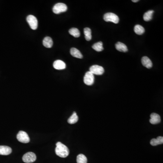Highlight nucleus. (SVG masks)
I'll return each mask as SVG.
<instances>
[{
    "instance_id": "nucleus-1",
    "label": "nucleus",
    "mask_w": 163,
    "mask_h": 163,
    "mask_svg": "<svg viewBox=\"0 0 163 163\" xmlns=\"http://www.w3.org/2000/svg\"><path fill=\"white\" fill-rule=\"evenodd\" d=\"M55 153L58 156L61 158H66L69 154V150L66 146L60 142H57L56 144Z\"/></svg>"
},
{
    "instance_id": "nucleus-2",
    "label": "nucleus",
    "mask_w": 163,
    "mask_h": 163,
    "mask_svg": "<svg viewBox=\"0 0 163 163\" xmlns=\"http://www.w3.org/2000/svg\"><path fill=\"white\" fill-rule=\"evenodd\" d=\"M67 6L64 3H59L55 4L53 8V11L54 13L59 14L67 10Z\"/></svg>"
},
{
    "instance_id": "nucleus-3",
    "label": "nucleus",
    "mask_w": 163,
    "mask_h": 163,
    "mask_svg": "<svg viewBox=\"0 0 163 163\" xmlns=\"http://www.w3.org/2000/svg\"><path fill=\"white\" fill-rule=\"evenodd\" d=\"M104 20L107 22H112L115 24L118 23L119 22V18L115 14L113 13H107L105 14L103 16Z\"/></svg>"
},
{
    "instance_id": "nucleus-4",
    "label": "nucleus",
    "mask_w": 163,
    "mask_h": 163,
    "mask_svg": "<svg viewBox=\"0 0 163 163\" xmlns=\"http://www.w3.org/2000/svg\"><path fill=\"white\" fill-rule=\"evenodd\" d=\"M26 20L30 27L32 30H36L38 27V20L35 16L33 15H28L27 17Z\"/></svg>"
},
{
    "instance_id": "nucleus-5",
    "label": "nucleus",
    "mask_w": 163,
    "mask_h": 163,
    "mask_svg": "<svg viewBox=\"0 0 163 163\" xmlns=\"http://www.w3.org/2000/svg\"><path fill=\"white\" fill-rule=\"evenodd\" d=\"M17 139L19 141L23 143H28L30 141L28 134L24 131H20L17 134Z\"/></svg>"
},
{
    "instance_id": "nucleus-6",
    "label": "nucleus",
    "mask_w": 163,
    "mask_h": 163,
    "mask_svg": "<svg viewBox=\"0 0 163 163\" xmlns=\"http://www.w3.org/2000/svg\"><path fill=\"white\" fill-rule=\"evenodd\" d=\"M36 160V156L35 153L31 152H28L24 155L22 160L24 163H31L35 162Z\"/></svg>"
},
{
    "instance_id": "nucleus-7",
    "label": "nucleus",
    "mask_w": 163,
    "mask_h": 163,
    "mask_svg": "<svg viewBox=\"0 0 163 163\" xmlns=\"http://www.w3.org/2000/svg\"><path fill=\"white\" fill-rule=\"evenodd\" d=\"M84 83L88 86H91L94 82V76L92 72H87L85 75L84 79Z\"/></svg>"
},
{
    "instance_id": "nucleus-8",
    "label": "nucleus",
    "mask_w": 163,
    "mask_h": 163,
    "mask_svg": "<svg viewBox=\"0 0 163 163\" xmlns=\"http://www.w3.org/2000/svg\"><path fill=\"white\" fill-rule=\"evenodd\" d=\"M89 71L92 72L93 75H101L104 72V69L102 67L99 65H93L90 68Z\"/></svg>"
},
{
    "instance_id": "nucleus-9",
    "label": "nucleus",
    "mask_w": 163,
    "mask_h": 163,
    "mask_svg": "<svg viewBox=\"0 0 163 163\" xmlns=\"http://www.w3.org/2000/svg\"><path fill=\"white\" fill-rule=\"evenodd\" d=\"M53 67L57 70H63L66 68V65L65 63L62 60H57L54 61L53 63Z\"/></svg>"
},
{
    "instance_id": "nucleus-10",
    "label": "nucleus",
    "mask_w": 163,
    "mask_h": 163,
    "mask_svg": "<svg viewBox=\"0 0 163 163\" xmlns=\"http://www.w3.org/2000/svg\"><path fill=\"white\" fill-rule=\"evenodd\" d=\"M150 122L152 124H157L161 121L160 116L157 113H153L151 114Z\"/></svg>"
},
{
    "instance_id": "nucleus-11",
    "label": "nucleus",
    "mask_w": 163,
    "mask_h": 163,
    "mask_svg": "<svg viewBox=\"0 0 163 163\" xmlns=\"http://www.w3.org/2000/svg\"><path fill=\"white\" fill-rule=\"evenodd\" d=\"M12 149L7 146H0V155H7L11 154Z\"/></svg>"
},
{
    "instance_id": "nucleus-12",
    "label": "nucleus",
    "mask_w": 163,
    "mask_h": 163,
    "mask_svg": "<svg viewBox=\"0 0 163 163\" xmlns=\"http://www.w3.org/2000/svg\"><path fill=\"white\" fill-rule=\"evenodd\" d=\"M141 62L142 65L147 68H151L153 65L150 59L146 56L143 57L141 59Z\"/></svg>"
},
{
    "instance_id": "nucleus-13",
    "label": "nucleus",
    "mask_w": 163,
    "mask_h": 163,
    "mask_svg": "<svg viewBox=\"0 0 163 163\" xmlns=\"http://www.w3.org/2000/svg\"><path fill=\"white\" fill-rule=\"evenodd\" d=\"M116 48L118 51L121 52H126L128 51V48L127 46L123 43L120 42H118L116 44Z\"/></svg>"
},
{
    "instance_id": "nucleus-14",
    "label": "nucleus",
    "mask_w": 163,
    "mask_h": 163,
    "mask_svg": "<svg viewBox=\"0 0 163 163\" xmlns=\"http://www.w3.org/2000/svg\"><path fill=\"white\" fill-rule=\"evenodd\" d=\"M43 44L45 47L47 48H50L53 45V40L49 37H46L44 38L43 41Z\"/></svg>"
},
{
    "instance_id": "nucleus-15",
    "label": "nucleus",
    "mask_w": 163,
    "mask_h": 163,
    "mask_svg": "<svg viewBox=\"0 0 163 163\" xmlns=\"http://www.w3.org/2000/svg\"><path fill=\"white\" fill-rule=\"evenodd\" d=\"M70 54L73 57H75L77 58H83V55L79 50L75 48H71L70 49Z\"/></svg>"
},
{
    "instance_id": "nucleus-16",
    "label": "nucleus",
    "mask_w": 163,
    "mask_h": 163,
    "mask_svg": "<svg viewBox=\"0 0 163 163\" xmlns=\"http://www.w3.org/2000/svg\"><path fill=\"white\" fill-rule=\"evenodd\" d=\"M150 143L152 146L161 145L163 143V137H158L157 138L152 139V140H151Z\"/></svg>"
},
{
    "instance_id": "nucleus-17",
    "label": "nucleus",
    "mask_w": 163,
    "mask_h": 163,
    "mask_svg": "<svg viewBox=\"0 0 163 163\" xmlns=\"http://www.w3.org/2000/svg\"><path fill=\"white\" fill-rule=\"evenodd\" d=\"M154 13L153 10H150L146 12L143 15V19L146 22H149L151 20L153 17V14Z\"/></svg>"
},
{
    "instance_id": "nucleus-18",
    "label": "nucleus",
    "mask_w": 163,
    "mask_h": 163,
    "mask_svg": "<svg viewBox=\"0 0 163 163\" xmlns=\"http://www.w3.org/2000/svg\"><path fill=\"white\" fill-rule=\"evenodd\" d=\"M79 120V117L75 112H74L71 116L68 118V122L70 124H73L77 122Z\"/></svg>"
},
{
    "instance_id": "nucleus-19",
    "label": "nucleus",
    "mask_w": 163,
    "mask_h": 163,
    "mask_svg": "<svg viewBox=\"0 0 163 163\" xmlns=\"http://www.w3.org/2000/svg\"><path fill=\"white\" fill-rule=\"evenodd\" d=\"M84 34L85 38L87 41L91 40L92 39V31L89 28H85L84 29Z\"/></svg>"
},
{
    "instance_id": "nucleus-20",
    "label": "nucleus",
    "mask_w": 163,
    "mask_h": 163,
    "mask_svg": "<svg viewBox=\"0 0 163 163\" xmlns=\"http://www.w3.org/2000/svg\"><path fill=\"white\" fill-rule=\"evenodd\" d=\"M92 48L97 52H101L104 49L103 47V43L101 41L95 43L92 46Z\"/></svg>"
},
{
    "instance_id": "nucleus-21",
    "label": "nucleus",
    "mask_w": 163,
    "mask_h": 163,
    "mask_svg": "<svg viewBox=\"0 0 163 163\" xmlns=\"http://www.w3.org/2000/svg\"><path fill=\"white\" fill-rule=\"evenodd\" d=\"M145 29L141 25L137 24L134 27V31L138 35H141L145 32Z\"/></svg>"
},
{
    "instance_id": "nucleus-22",
    "label": "nucleus",
    "mask_w": 163,
    "mask_h": 163,
    "mask_svg": "<svg viewBox=\"0 0 163 163\" xmlns=\"http://www.w3.org/2000/svg\"><path fill=\"white\" fill-rule=\"evenodd\" d=\"M69 33L75 38H78L80 36V33L79 30L76 28H72L69 30Z\"/></svg>"
},
{
    "instance_id": "nucleus-23",
    "label": "nucleus",
    "mask_w": 163,
    "mask_h": 163,
    "mask_svg": "<svg viewBox=\"0 0 163 163\" xmlns=\"http://www.w3.org/2000/svg\"><path fill=\"white\" fill-rule=\"evenodd\" d=\"M87 157L83 154H79L77 157V163H87Z\"/></svg>"
},
{
    "instance_id": "nucleus-24",
    "label": "nucleus",
    "mask_w": 163,
    "mask_h": 163,
    "mask_svg": "<svg viewBox=\"0 0 163 163\" xmlns=\"http://www.w3.org/2000/svg\"><path fill=\"white\" fill-rule=\"evenodd\" d=\"M132 1V2H137L139 1V0H135V1H134V0H133Z\"/></svg>"
}]
</instances>
